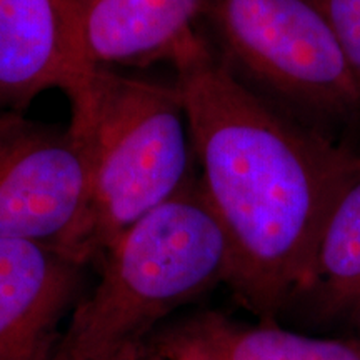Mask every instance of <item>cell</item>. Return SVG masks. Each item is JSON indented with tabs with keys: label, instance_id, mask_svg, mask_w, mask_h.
Segmentation results:
<instances>
[{
	"label": "cell",
	"instance_id": "1",
	"mask_svg": "<svg viewBox=\"0 0 360 360\" xmlns=\"http://www.w3.org/2000/svg\"><path fill=\"white\" fill-rule=\"evenodd\" d=\"M169 64L186 103L202 191L227 238L225 283L272 322L302 294L323 224L360 155L240 82L200 27Z\"/></svg>",
	"mask_w": 360,
	"mask_h": 360
},
{
	"label": "cell",
	"instance_id": "2",
	"mask_svg": "<svg viewBox=\"0 0 360 360\" xmlns=\"http://www.w3.org/2000/svg\"><path fill=\"white\" fill-rule=\"evenodd\" d=\"M101 262L52 360H146L148 335L165 317L227 281V238L199 174L129 227Z\"/></svg>",
	"mask_w": 360,
	"mask_h": 360
},
{
	"label": "cell",
	"instance_id": "3",
	"mask_svg": "<svg viewBox=\"0 0 360 360\" xmlns=\"http://www.w3.org/2000/svg\"><path fill=\"white\" fill-rule=\"evenodd\" d=\"M70 129L84 143L89 204L65 254L80 264L105 250L143 215L195 177L186 103L179 85L94 69L70 102Z\"/></svg>",
	"mask_w": 360,
	"mask_h": 360
},
{
	"label": "cell",
	"instance_id": "4",
	"mask_svg": "<svg viewBox=\"0 0 360 360\" xmlns=\"http://www.w3.org/2000/svg\"><path fill=\"white\" fill-rule=\"evenodd\" d=\"M200 30L240 82L287 114H360V85L319 0H212Z\"/></svg>",
	"mask_w": 360,
	"mask_h": 360
},
{
	"label": "cell",
	"instance_id": "5",
	"mask_svg": "<svg viewBox=\"0 0 360 360\" xmlns=\"http://www.w3.org/2000/svg\"><path fill=\"white\" fill-rule=\"evenodd\" d=\"M87 204V157L70 125H47L24 114L0 117V238L65 252Z\"/></svg>",
	"mask_w": 360,
	"mask_h": 360
},
{
	"label": "cell",
	"instance_id": "6",
	"mask_svg": "<svg viewBox=\"0 0 360 360\" xmlns=\"http://www.w3.org/2000/svg\"><path fill=\"white\" fill-rule=\"evenodd\" d=\"M90 75L72 0H0V117L53 89L74 102Z\"/></svg>",
	"mask_w": 360,
	"mask_h": 360
},
{
	"label": "cell",
	"instance_id": "7",
	"mask_svg": "<svg viewBox=\"0 0 360 360\" xmlns=\"http://www.w3.org/2000/svg\"><path fill=\"white\" fill-rule=\"evenodd\" d=\"M82 269L56 245L0 238V360L53 359Z\"/></svg>",
	"mask_w": 360,
	"mask_h": 360
},
{
	"label": "cell",
	"instance_id": "8",
	"mask_svg": "<svg viewBox=\"0 0 360 360\" xmlns=\"http://www.w3.org/2000/svg\"><path fill=\"white\" fill-rule=\"evenodd\" d=\"M212 0H72L90 69H143L170 62L199 29Z\"/></svg>",
	"mask_w": 360,
	"mask_h": 360
},
{
	"label": "cell",
	"instance_id": "9",
	"mask_svg": "<svg viewBox=\"0 0 360 360\" xmlns=\"http://www.w3.org/2000/svg\"><path fill=\"white\" fill-rule=\"evenodd\" d=\"M147 355L148 360H360V337L322 339L274 322L244 327L205 314L165 332Z\"/></svg>",
	"mask_w": 360,
	"mask_h": 360
},
{
	"label": "cell",
	"instance_id": "10",
	"mask_svg": "<svg viewBox=\"0 0 360 360\" xmlns=\"http://www.w3.org/2000/svg\"><path fill=\"white\" fill-rule=\"evenodd\" d=\"M322 319L360 309V165L340 188L323 224L302 294Z\"/></svg>",
	"mask_w": 360,
	"mask_h": 360
},
{
	"label": "cell",
	"instance_id": "11",
	"mask_svg": "<svg viewBox=\"0 0 360 360\" xmlns=\"http://www.w3.org/2000/svg\"><path fill=\"white\" fill-rule=\"evenodd\" d=\"M360 85V0H319Z\"/></svg>",
	"mask_w": 360,
	"mask_h": 360
},
{
	"label": "cell",
	"instance_id": "12",
	"mask_svg": "<svg viewBox=\"0 0 360 360\" xmlns=\"http://www.w3.org/2000/svg\"><path fill=\"white\" fill-rule=\"evenodd\" d=\"M349 319H350V322H352L355 332H357V337H360V309H357L355 312L350 314Z\"/></svg>",
	"mask_w": 360,
	"mask_h": 360
}]
</instances>
